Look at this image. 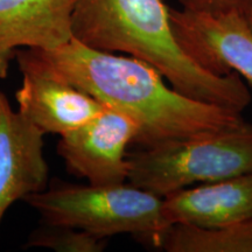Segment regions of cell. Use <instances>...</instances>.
Returning <instances> with one entry per match:
<instances>
[{"instance_id": "6da1fadb", "label": "cell", "mask_w": 252, "mask_h": 252, "mask_svg": "<svg viewBox=\"0 0 252 252\" xmlns=\"http://www.w3.org/2000/svg\"><path fill=\"white\" fill-rule=\"evenodd\" d=\"M37 61L104 106L133 119V144L151 147L244 125L242 112L202 102L166 84L150 63L88 47L76 39L54 49L27 48Z\"/></svg>"}, {"instance_id": "7a4b0ae2", "label": "cell", "mask_w": 252, "mask_h": 252, "mask_svg": "<svg viewBox=\"0 0 252 252\" xmlns=\"http://www.w3.org/2000/svg\"><path fill=\"white\" fill-rule=\"evenodd\" d=\"M71 33L91 48L125 53L150 63L190 98L239 112L251 103L250 91L238 74H215L185 52L163 0H77Z\"/></svg>"}, {"instance_id": "3957f363", "label": "cell", "mask_w": 252, "mask_h": 252, "mask_svg": "<svg viewBox=\"0 0 252 252\" xmlns=\"http://www.w3.org/2000/svg\"><path fill=\"white\" fill-rule=\"evenodd\" d=\"M43 222L69 225L105 238L132 234L156 247L167 229L163 197L131 184L59 185L24 198Z\"/></svg>"}, {"instance_id": "277c9868", "label": "cell", "mask_w": 252, "mask_h": 252, "mask_svg": "<svg viewBox=\"0 0 252 252\" xmlns=\"http://www.w3.org/2000/svg\"><path fill=\"white\" fill-rule=\"evenodd\" d=\"M128 184L165 197L195 184L252 172V125L127 153Z\"/></svg>"}, {"instance_id": "5b68a950", "label": "cell", "mask_w": 252, "mask_h": 252, "mask_svg": "<svg viewBox=\"0 0 252 252\" xmlns=\"http://www.w3.org/2000/svg\"><path fill=\"white\" fill-rule=\"evenodd\" d=\"M137 134L133 119L105 106L91 121L61 135L58 153L71 174L90 185L124 184L128 175L126 147Z\"/></svg>"}, {"instance_id": "8992f818", "label": "cell", "mask_w": 252, "mask_h": 252, "mask_svg": "<svg viewBox=\"0 0 252 252\" xmlns=\"http://www.w3.org/2000/svg\"><path fill=\"white\" fill-rule=\"evenodd\" d=\"M169 19L178 42L198 64L220 75L236 72L252 84V30L247 17L169 7Z\"/></svg>"}, {"instance_id": "52a82bcc", "label": "cell", "mask_w": 252, "mask_h": 252, "mask_svg": "<svg viewBox=\"0 0 252 252\" xmlns=\"http://www.w3.org/2000/svg\"><path fill=\"white\" fill-rule=\"evenodd\" d=\"M23 84L15 97L18 111L43 133L63 135L80 127L105 106L37 61L28 49L17 50Z\"/></svg>"}, {"instance_id": "ba28073f", "label": "cell", "mask_w": 252, "mask_h": 252, "mask_svg": "<svg viewBox=\"0 0 252 252\" xmlns=\"http://www.w3.org/2000/svg\"><path fill=\"white\" fill-rule=\"evenodd\" d=\"M43 135L0 93V224L12 204L47 187Z\"/></svg>"}, {"instance_id": "9c48e42d", "label": "cell", "mask_w": 252, "mask_h": 252, "mask_svg": "<svg viewBox=\"0 0 252 252\" xmlns=\"http://www.w3.org/2000/svg\"><path fill=\"white\" fill-rule=\"evenodd\" d=\"M77 0H0V78L19 48L54 49L72 39Z\"/></svg>"}, {"instance_id": "30bf717a", "label": "cell", "mask_w": 252, "mask_h": 252, "mask_svg": "<svg viewBox=\"0 0 252 252\" xmlns=\"http://www.w3.org/2000/svg\"><path fill=\"white\" fill-rule=\"evenodd\" d=\"M165 224L219 226L252 219V172L163 197Z\"/></svg>"}, {"instance_id": "8fae6325", "label": "cell", "mask_w": 252, "mask_h": 252, "mask_svg": "<svg viewBox=\"0 0 252 252\" xmlns=\"http://www.w3.org/2000/svg\"><path fill=\"white\" fill-rule=\"evenodd\" d=\"M156 247L168 252H252V219L219 226L169 225Z\"/></svg>"}, {"instance_id": "7c38bea8", "label": "cell", "mask_w": 252, "mask_h": 252, "mask_svg": "<svg viewBox=\"0 0 252 252\" xmlns=\"http://www.w3.org/2000/svg\"><path fill=\"white\" fill-rule=\"evenodd\" d=\"M106 239L69 225L43 222L27 237L25 248H46L58 252H102Z\"/></svg>"}, {"instance_id": "4fadbf2b", "label": "cell", "mask_w": 252, "mask_h": 252, "mask_svg": "<svg viewBox=\"0 0 252 252\" xmlns=\"http://www.w3.org/2000/svg\"><path fill=\"white\" fill-rule=\"evenodd\" d=\"M181 8L195 13L229 14L237 13L248 17L252 0H179Z\"/></svg>"}, {"instance_id": "5bb4252c", "label": "cell", "mask_w": 252, "mask_h": 252, "mask_svg": "<svg viewBox=\"0 0 252 252\" xmlns=\"http://www.w3.org/2000/svg\"><path fill=\"white\" fill-rule=\"evenodd\" d=\"M248 23L250 25L251 30H252V1H251V6H250V9H249V13H248Z\"/></svg>"}, {"instance_id": "9a60e30c", "label": "cell", "mask_w": 252, "mask_h": 252, "mask_svg": "<svg viewBox=\"0 0 252 252\" xmlns=\"http://www.w3.org/2000/svg\"><path fill=\"white\" fill-rule=\"evenodd\" d=\"M0 93H1V91H0Z\"/></svg>"}]
</instances>
